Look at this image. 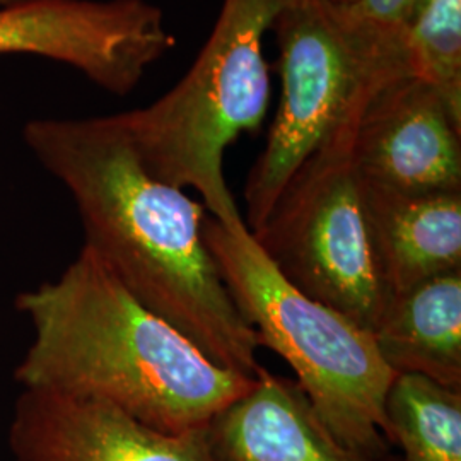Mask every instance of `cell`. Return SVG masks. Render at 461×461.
<instances>
[{"label": "cell", "mask_w": 461, "mask_h": 461, "mask_svg": "<svg viewBox=\"0 0 461 461\" xmlns=\"http://www.w3.org/2000/svg\"><path fill=\"white\" fill-rule=\"evenodd\" d=\"M23 137L74 198L84 247L207 359L255 378L260 340L205 245V207L149 173L118 116L32 120Z\"/></svg>", "instance_id": "1"}, {"label": "cell", "mask_w": 461, "mask_h": 461, "mask_svg": "<svg viewBox=\"0 0 461 461\" xmlns=\"http://www.w3.org/2000/svg\"><path fill=\"white\" fill-rule=\"evenodd\" d=\"M16 308L33 327L14 369L23 388L104 402L161 432L209 428L255 381L207 359L86 247Z\"/></svg>", "instance_id": "2"}, {"label": "cell", "mask_w": 461, "mask_h": 461, "mask_svg": "<svg viewBox=\"0 0 461 461\" xmlns=\"http://www.w3.org/2000/svg\"><path fill=\"white\" fill-rule=\"evenodd\" d=\"M270 32L279 45L282 96L262 154L245 185L249 232L318 149L412 67L405 30L357 14L348 0H287Z\"/></svg>", "instance_id": "3"}, {"label": "cell", "mask_w": 461, "mask_h": 461, "mask_svg": "<svg viewBox=\"0 0 461 461\" xmlns=\"http://www.w3.org/2000/svg\"><path fill=\"white\" fill-rule=\"evenodd\" d=\"M203 238L238 312L289 364L318 419L347 447L383 460L388 451L384 396L396 375L373 333L297 291L268 262L247 226L207 215Z\"/></svg>", "instance_id": "4"}, {"label": "cell", "mask_w": 461, "mask_h": 461, "mask_svg": "<svg viewBox=\"0 0 461 461\" xmlns=\"http://www.w3.org/2000/svg\"><path fill=\"white\" fill-rule=\"evenodd\" d=\"M287 0H224L214 30L182 81L146 108L118 113L149 173L194 188L211 217L247 226L224 176V154L264 120L270 77L264 38Z\"/></svg>", "instance_id": "5"}, {"label": "cell", "mask_w": 461, "mask_h": 461, "mask_svg": "<svg viewBox=\"0 0 461 461\" xmlns=\"http://www.w3.org/2000/svg\"><path fill=\"white\" fill-rule=\"evenodd\" d=\"M361 115L347 120L297 169L251 236L297 291L373 331L390 293L379 274L363 176L354 163Z\"/></svg>", "instance_id": "6"}, {"label": "cell", "mask_w": 461, "mask_h": 461, "mask_svg": "<svg viewBox=\"0 0 461 461\" xmlns=\"http://www.w3.org/2000/svg\"><path fill=\"white\" fill-rule=\"evenodd\" d=\"M176 45L148 0H34L0 5V55H40L125 96Z\"/></svg>", "instance_id": "7"}, {"label": "cell", "mask_w": 461, "mask_h": 461, "mask_svg": "<svg viewBox=\"0 0 461 461\" xmlns=\"http://www.w3.org/2000/svg\"><path fill=\"white\" fill-rule=\"evenodd\" d=\"M352 150L364 182L402 194L461 192V118L415 77L367 103Z\"/></svg>", "instance_id": "8"}, {"label": "cell", "mask_w": 461, "mask_h": 461, "mask_svg": "<svg viewBox=\"0 0 461 461\" xmlns=\"http://www.w3.org/2000/svg\"><path fill=\"white\" fill-rule=\"evenodd\" d=\"M14 461H215L207 429L167 434L110 403L23 388L9 426Z\"/></svg>", "instance_id": "9"}, {"label": "cell", "mask_w": 461, "mask_h": 461, "mask_svg": "<svg viewBox=\"0 0 461 461\" xmlns=\"http://www.w3.org/2000/svg\"><path fill=\"white\" fill-rule=\"evenodd\" d=\"M215 461H381L342 445L294 379L260 367L247 393L207 428Z\"/></svg>", "instance_id": "10"}, {"label": "cell", "mask_w": 461, "mask_h": 461, "mask_svg": "<svg viewBox=\"0 0 461 461\" xmlns=\"http://www.w3.org/2000/svg\"><path fill=\"white\" fill-rule=\"evenodd\" d=\"M364 200L390 296L460 272L461 192L402 194L364 182Z\"/></svg>", "instance_id": "11"}, {"label": "cell", "mask_w": 461, "mask_h": 461, "mask_svg": "<svg viewBox=\"0 0 461 461\" xmlns=\"http://www.w3.org/2000/svg\"><path fill=\"white\" fill-rule=\"evenodd\" d=\"M371 333L395 375L461 390V270L390 296Z\"/></svg>", "instance_id": "12"}, {"label": "cell", "mask_w": 461, "mask_h": 461, "mask_svg": "<svg viewBox=\"0 0 461 461\" xmlns=\"http://www.w3.org/2000/svg\"><path fill=\"white\" fill-rule=\"evenodd\" d=\"M390 445L403 461H461V390L419 375H396L384 396Z\"/></svg>", "instance_id": "13"}, {"label": "cell", "mask_w": 461, "mask_h": 461, "mask_svg": "<svg viewBox=\"0 0 461 461\" xmlns=\"http://www.w3.org/2000/svg\"><path fill=\"white\" fill-rule=\"evenodd\" d=\"M405 41L412 77L436 89L461 118V0H424Z\"/></svg>", "instance_id": "14"}, {"label": "cell", "mask_w": 461, "mask_h": 461, "mask_svg": "<svg viewBox=\"0 0 461 461\" xmlns=\"http://www.w3.org/2000/svg\"><path fill=\"white\" fill-rule=\"evenodd\" d=\"M352 9L383 26L405 30L424 0H348Z\"/></svg>", "instance_id": "15"}, {"label": "cell", "mask_w": 461, "mask_h": 461, "mask_svg": "<svg viewBox=\"0 0 461 461\" xmlns=\"http://www.w3.org/2000/svg\"><path fill=\"white\" fill-rule=\"evenodd\" d=\"M26 2H34V0H0V5H17V4H26Z\"/></svg>", "instance_id": "16"}, {"label": "cell", "mask_w": 461, "mask_h": 461, "mask_svg": "<svg viewBox=\"0 0 461 461\" xmlns=\"http://www.w3.org/2000/svg\"><path fill=\"white\" fill-rule=\"evenodd\" d=\"M381 461H403L402 460V458H388V460H386V456H384V458H383V460Z\"/></svg>", "instance_id": "17"}]
</instances>
